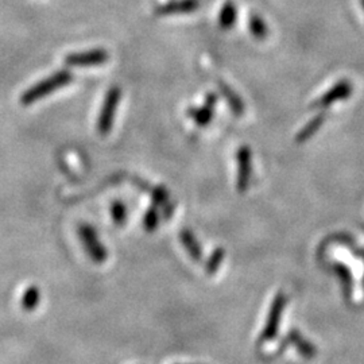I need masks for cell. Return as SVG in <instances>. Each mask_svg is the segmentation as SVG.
<instances>
[{
    "instance_id": "9c48e42d",
    "label": "cell",
    "mask_w": 364,
    "mask_h": 364,
    "mask_svg": "<svg viewBox=\"0 0 364 364\" xmlns=\"http://www.w3.org/2000/svg\"><path fill=\"white\" fill-rule=\"evenodd\" d=\"M324 122H326V115H324L323 112L318 114V115H316V117H313L312 120H309V122L301 129V131L297 134V136H296V141H297L299 144H304V142L309 141L313 135L323 127Z\"/></svg>"
},
{
    "instance_id": "52a82bcc",
    "label": "cell",
    "mask_w": 364,
    "mask_h": 364,
    "mask_svg": "<svg viewBox=\"0 0 364 364\" xmlns=\"http://www.w3.org/2000/svg\"><path fill=\"white\" fill-rule=\"evenodd\" d=\"M200 7V0H171L156 10L158 15L193 13Z\"/></svg>"
},
{
    "instance_id": "6da1fadb",
    "label": "cell",
    "mask_w": 364,
    "mask_h": 364,
    "mask_svg": "<svg viewBox=\"0 0 364 364\" xmlns=\"http://www.w3.org/2000/svg\"><path fill=\"white\" fill-rule=\"evenodd\" d=\"M70 81H72V75L69 72H66V70L57 72L50 77L45 78L42 82H39L37 85L31 87L28 91L25 92L21 102H22V105H33L34 102L50 95L55 90L65 87Z\"/></svg>"
},
{
    "instance_id": "4fadbf2b",
    "label": "cell",
    "mask_w": 364,
    "mask_h": 364,
    "mask_svg": "<svg viewBox=\"0 0 364 364\" xmlns=\"http://www.w3.org/2000/svg\"><path fill=\"white\" fill-rule=\"evenodd\" d=\"M362 4H363V9H364V0H362Z\"/></svg>"
},
{
    "instance_id": "ba28073f",
    "label": "cell",
    "mask_w": 364,
    "mask_h": 364,
    "mask_svg": "<svg viewBox=\"0 0 364 364\" xmlns=\"http://www.w3.org/2000/svg\"><path fill=\"white\" fill-rule=\"evenodd\" d=\"M219 90H220L221 95L227 100V103L230 105V108L232 109L235 115L242 117L245 114V103L242 102L239 95L231 87H228L224 82H219Z\"/></svg>"
},
{
    "instance_id": "8992f818",
    "label": "cell",
    "mask_w": 364,
    "mask_h": 364,
    "mask_svg": "<svg viewBox=\"0 0 364 364\" xmlns=\"http://www.w3.org/2000/svg\"><path fill=\"white\" fill-rule=\"evenodd\" d=\"M237 188L240 192L246 191L251 176V150L242 146L237 150Z\"/></svg>"
},
{
    "instance_id": "7c38bea8",
    "label": "cell",
    "mask_w": 364,
    "mask_h": 364,
    "mask_svg": "<svg viewBox=\"0 0 364 364\" xmlns=\"http://www.w3.org/2000/svg\"><path fill=\"white\" fill-rule=\"evenodd\" d=\"M336 270H338V273L341 275V279H343V282H344V293L348 294V290L351 289V287H350L351 275H350L348 270H347L344 266H336Z\"/></svg>"
},
{
    "instance_id": "277c9868",
    "label": "cell",
    "mask_w": 364,
    "mask_h": 364,
    "mask_svg": "<svg viewBox=\"0 0 364 364\" xmlns=\"http://www.w3.org/2000/svg\"><path fill=\"white\" fill-rule=\"evenodd\" d=\"M108 53L105 50H91V52L73 53L66 55V65L92 66L102 65L107 63Z\"/></svg>"
},
{
    "instance_id": "3957f363",
    "label": "cell",
    "mask_w": 364,
    "mask_h": 364,
    "mask_svg": "<svg viewBox=\"0 0 364 364\" xmlns=\"http://www.w3.org/2000/svg\"><path fill=\"white\" fill-rule=\"evenodd\" d=\"M353 87L348 80H341L336 82L329 91H326L320 99H317L313 103V108H318V109H326L329 108L331 105L348 99L352 95Z\"/></svg>"
},
{
    "instance_id": "30bf717a",
    "label": "cell",
    "mask_w": 364,
    "mask_h": 364,
    "mask_svg": "<svg viewBox=\"0 0 364 364\" xmlns=\"http://www.w3.org/2000/svg\"><path fill=\"white\" fill-rule=\"evenodd\" d=\"M236 16H237V10H236L234 1L227 0L221 6L220 13H219V26L223 30H230L236 22Z\"/></svg>"
},
{
    "instance_id": "5b68a950",
    "label": "cell",
    "mask_w": 364,
    "mask_h": 364,
    "mask_svg": "<svg viewBox=\"0 0 364 364\" xmlns=\"http://www.w3.org/2000/svg\"><path fill=\"white\" fill-rule=\"evenodd\" d=\"M216 103H218V96L215 93H209L205 97V103L203 107L191 108L188 111L189 117L195 120L196 124L198 127H207L213 117V111H215Z\"/></svg>"
},
{
    "instance_id": "8fae6325",
    "label": "cell",
    "mask_w": 364,
    "mask_h": 364,
    "mask_svg": "<svg viewBox=\"0 0 364 364\" xmlns=\"http://www.w3.org/2000/svg\"><path fill=\"white\" fill-rule=\"evenodd\" d=\"M248 28L250 33L259 41L267 38L269 36V27L267 23L264 22V19L258 15V14H251L250 19H248Z\"/></svg>"
},
{
    "instance_id": "7a4b0ae2",
    "label": "cell",
    "mask_w": 364,
    "mask_h": 364,
    "mask_svg": "<svg viewBox=\"0 0 364 364\" xmlns=\"http://www.w3.org/2000/svg\"><path fill=\"white\" fill-rule=\"evenodd\" d=\"M120 96H122V91L119 87H112L105 95V103L97 120V130L102 135H107L112 129Z\"/></svg>"
}]
</instances>
